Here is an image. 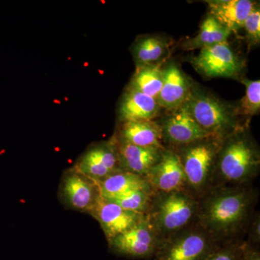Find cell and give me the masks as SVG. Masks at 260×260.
<instances>
[{"instance_id": "obj_28", "label": "cell", "mask_w": 260, "mask_h": 260, "mask_svg": "<svg viewBox=\"0 0 260 260\" xmlns=\"http://www.w3.org/2000/svg\"><path fill=\"white\" fill-rule=\"evenodd\" d=\"M240 260H260V252L257 246L251 245L245 242Z\"/></svg>"}, {"instance_id": "obj_17", "label": "cell", "mask_w": 260, "mask_h": 260, "mask_svg": "<svg viewBox=\"0 0 260 260\" xmlns=\"http://www.w3.org/2000/svg\"><path fill=\"white\" fill-rule=\"evenodd\" d=\"M160 106L153 98L128 88L119 103V119L128 121L153 120L158 115Z\"/></svg>"}, {"instance_id": "obj_4", "label": "cell", "mask_w": 260, "mask_h": 260, "mask_svg": "<svg viewBox=\"0 0 260 260\" xmlns=\"http://www.w3.org/2000/svg\"><path fill=\"white\" fill-rule=\"evenodd\" d=\"M222 141L208 136L174 149L185 174L187 190L197 199L212 186L215 160Z\"/></svg>"}, {"instance_id": "obj_25", "label": "cell", "mask_w": 260, "mask_h": 260, "mask_svg": "<svg viewBox=\"0 0 260 260\" xmlns=\"http://www.w3.org/2000/svg\"><path fill=\"white\" fill-rule=\"evenodd\" d=\"M244 244L242 239L220 243L203 260H240Z\"/></svg>"}, {"instance_id": "obj_2", "label": "cell", "mask_w": 260, "mask_h": 260, "mask_svg": "<svg viewBox=\"0 0 260 260\" xmlns=\"http://www.w3.org/2000/svg\"><path fill=\"white\" fill-rule=\"evenodd\" d=\"M259 148L243 126L222 141L212 186L249 185L259 174Z\"/></svg>"}, {"instance_id": "obj_11", "label": "cell", "mask_w": 260, "mask_h": 260, "mask_svg": "<svg viewBox=\"0 0 260 260\" xmlns=\"http://www.w3.org/2000/svg\"><path fill=\"white\" fill-rule=\"evenodd\" d=\"M60 196L67 206L89 213L102 195L96 182L72 168L61 179Z\"/></svg>"}, {"instance_id": "obj_1", "label": "cell", "mask_w": 260, "mask_h": 260, "mask_svg": "<svg viewBox=\"0 0 260 260\" xmlns=\"http://www.w3.org/2000/svg\"><path fill=\"white\" fill-rule=\"evenodd\" d=\"M258 194L249 185L212 186L198 199L197 223L219 243L246 233Z\"/></svg>"}, {"instance_id": "obj_24", "label": "cell", "mask_w": 260, "mask_h": 260, "mask_svg": "<svg viewBox=\"0 0 260 260\" xmlns=\"http://www.w3.org/2000/svg\"><path fill=\"white\" fill-rule=\"evenodd\" d=\"M239 81L245 86L246 93L240 102V112L244 116H252L260 109V81L241 78Z\"/></svg>"}, {"instance_id": "obj_26", "label": "cell", "mask_w": 260, "mask_h": 260, "mask_svg": "<svg viewBox=\"0 0 260 260\" xmlns=\"http://www.w3.org/2000/svg\"><path fill=\"white\" fill-rule=\"evenodd\" d=\"M246 31V37L251 46L257 45L260 41V10L256 4L248 15L244 27Z\"/></svg>"}, {"instance_id": "obj_7", "label": "cell", "mask_w": 260, "mask_h": 260, "mask_svg": "<svg viewBox=\"0 0 260 260\" xmlns=\"http://www.w3.org/2000/svg\"><path fill=\"white\" fill-rule=\"evenodd\" d=\"M73 169L98 183L120 171L115 137L87 149Z\"/></svg>"}, {"instance_id": "obj_6", "label": "cell", "mask_w": 260, "mask_h": 260, "mask_svg": "<svg viewBox=\"0 0 260 260\" xmlns=\"http://www.w3.org/2000/svg\"><path fill=\"white\" fill-rule=\"evenodd\" d=\"M219 244L196 222L160 240L153 258L154 260H203Z\"/></svg>"}, {"instance_id": "obj_20", "label": "cell", "mask_w": 260, "mask_h": 260, "mask_svg": "<svg viewBox=\"0 0 260 260\" xmlns=\"http://www.w3.org/2000/svg\"><path fill=\"white\" fill-rule=\"evenodd\" d=\"M169 52V42L164 38L145 36L137 39L132 48L137 68L161 63Z\"/></svg>"}, {"instance_id": "obj_3", "label": "cell", "mask_w": 260, "mask_h": 260, "mask_svg": "<svg viewBox=\"0 0 260 260\" xmlns=\"http://www.w3.org/2000/svg\"><path fill=\"white\" fill-rule=\"evenodd\" d=\"M198 207L188 190L155 193L146 218L160 241L196 223Z\"/></svg>"}, {"instance_id": "obj_9", "label": "cell", "mask_w": 260, "mask_h": 260, "mask_svg": "<svg viewBox=\"0 0 260 260\" xmlns=\"http://www.w3.org/2000/svg\"><path fill=\"white\" fill-rule=\"evenodd\" d=\"M161 127L162 142L172 149H177L210 136L200 127L189 112L186 102L172 111Z\"/></svg>"}, {"instance_id": "obj_22", "label": "cell", "mask_w": 260, "mask_h": 260, "mask_svg": "<svg viewBox=\"0 0 260 260\" xmlns=\"http://www.w3.org/2000/svg\"><path fill=\"white\" fill-rule=\"evenodd\" d=\"M161 63L137 68L128 88L156 100L162 85Z\"/></svg>"}, {"instance_id": "obj_18", "label": "cell", "mask_w": 260, "mask_h": 260, "mask_svg": "<svg viewBox=\"0 0 260 260\" xmlns=\"http://www.w3.org/2000/svg\"><path fill=\"white\" fill-rule=\"evenodd\" d=\"M206 3L210 15L232 32L243 28L255 5L250 0H214Z\"/></svg>"}, {"instance_id": "obj_5", "label": "cell", "mask_w": 260, "mask_h": 260, "mask_svg": "<svg viewBox=\"0 0 260 260\" xmlns=\"http://www.w3.org/2000/svg\"><path fill=\"white\" fill-rule=\"evenodd\" d=\"M186 104L194 120L210 136L223 140L243 127L234 107L200 89L192 87Z\"/></svg>"}, {"instance_id": "obj_16", "label": "cell", "mask_w": 260, "mask_h": 260, "mask_svg": "<svg viewBox=\"0 0 260 260\" xmlns=\"http://www.w3.org/2000/svg\"><path fill=\"white\" fill-rule=\"evenodd\" d=\"M114 136L119 141L135 146L166 148L162 142L161 127L153 120L121 122L117 134Z\"/></svg>"}, {"instance_id": "obj_27", "label": "cell", "mask_w": 260, "mask_h": 260, "mask_svg": "<svg viewBox=\"0 0 260 260\" xmlns=\"http://www.w3.org/2000/svg\"><path fill=\"white\" fill-rule=\"evenodd\" d=\"M246 233L248 234V243L251 245L257 246L260 242V215L259 212L256 211L253 215Z\"/></svg>"}, {"instance_id": "obj_14", "label": "cell", "mask_w": 260, "mask_h": 260, "mask_svg": "<svg viewBox=\"0 0 260 260\" xmlns=\"http://www.w3.org/2000/svg\"><path fill=\"white\" fill-rule=\"evenodd\" d=\"M189 78L175 63L162 69V85L156 101L160 108L172 112L187 101L192 88Z\"/></svg>"}, {"instance_id": "obj_13", "label": "cell", "mask_w": 260, "mask_h": 260, "mask_svg": "<svg viewBox=\"0 0 260 260\" xmlns=\"http://www.w3.org/2000/svg\"><path fill=\"white\" fill-rule=\"evenodd\" d=\"M148 180L155 193L187 190L184 169L177 152L166 148L159 160L148 173Z\"/></svg>"}, {"instance_id": "obj_8", "label": "cell", "mask_w": 260, "mask_h": 260, "mask_svg": "<svg viewBox=\"0 0 260 260\" xmlns=\"http://www.w3.org/2000/svg\"><path fill=\"white\" fill-rule=\"evenodd\" d=\"M191 62L208 78H236L243 68L242 61L228 42L200 49Z\"/></svg>"}, {"instance_id": "obj_23", "label": "cell", "mask_w": 260, "mask_h": 260, "mask_svg": "<svg viewBox=\"0 0 260 260\" xmlns=\"http://www.w3.org/2000/svg\"><path fill=\"white\" fill-rule=\"evenodd\" d=\"M154 194L153 191L137 190L107 200L119 205L123 209L146 215Z\"/></svg>"}, {"instance_id": "obj_21", "label": "cell", "mask_w": 260, "mask_h": 260, "mask_svg": "<svg viewBox=\"0 0 260 260\" xmlns=\"http://www.w3.org/2000/svg\"><path fill=\"white\" fill-rule=\"evenodd\" d=\"M231 34L229 29L209 15L202 23L198 35L183 43V48L185 50H194L228 42Z\"/></svg>"}, {"instance_id": "obj_12", "label": "cell", "mask_w": 260, "mask_h": 260, "mask_svg": "<svg viewBox=\"0 0 260 260\" xmlns=\"http://www.w3.org/2000/svg\"><path fill=\"white\" fill-rule=\"evenodd\" d=\"M89 214L100 224L107 241L136 226L146 218L145 214L123 209L102 196Z\"/></svg>"}, {"instance_id": "obj_10", "label": "cell", "mask_w": 260, "mask_h": 260, "mask_svg": "<svg viewBox=\"0 0 260 260\" xmlns=\"http://www.w3.org/2000/svg\"><path fill=\"white\" fill-rule=\"evenodd\" d=\"M159 242L147 218L136 226L108 241L114 252L140 259L153 258Z\"/></svg>"}, {"instance_id": "obj_19", "label": "cell", "mask_w": 260, "mask_h": 260, "mask_svg": "<svg viewBox=\"0 0 260 260\" xmlns=\"http://www.w3.org/2000/svg\"><path fill=\"white\" fill-rule=\"evenodd\" d=\"M98 184L101 195L105 199H110L133 191H153L145 178L125 171L113 174Z\"/></svg>"}, {"instance_id": "obj_15", "label": "cell", "mask_w": 260, "mask_h": 260, "mask_svg": "<svg viewBox=\"0 0 260 260\" xmlns=\"http://www.w3.org/2000/svg\"><path fill=\"white\" fill-rule=\"evenodd\" d=\"M116 141L121 169L144 178L160 160L166 149L135 146L119 141L116 138Z\"/></svg>"}]
</instances>
